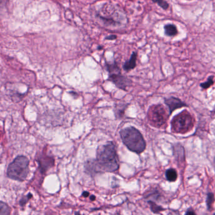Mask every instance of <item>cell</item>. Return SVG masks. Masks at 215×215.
Returning <instances> with one entry per match:
<instances>
[{
  "label": "cell",
  "mask_w": 215,
  "mask_h": 215,
  "mask_svg": "<svg viewBox=\"0 0 215 215\" xmlns=\"http://www.w3.org/2000/svg\"><path fill=\"white\" fill-rule=\"evenodd\" d=\"M99 50H101V49H103V47H100H100H98V48Z\"/></svg>",
  "instance_id": "603a6c76"
},
{
  "label": "cell",
  "mask_w": 215,
  "mask_h": 215,
  "mask_svg": "<svg viewBox=\"0 0 215 215\" xmlns=\"http://www.w3.org/2000/svg\"><path fill=\"white\" fill-rule=\"evenodd\" d=\"M29 160L25 156H18L9 165L7 174L10 178L23 181L29 172Z\"/></svg>",
  "instance_id": "277c9868"
},
{
  "label": "cell",
  "mask_w": 215,
  "mask_h": 215,
  "mask_svg": "<svg viewBox=\"0 0 215 215\" xmlns=\"http://www.w3.org/2000/svg\"><path fill=\"white\" fill-rule=\"evenodd\" d=\"M213 83H214L213 77L210 76V77H209V78L208 79V80L206 81V82L201 84V88L203 89H208L210 88L211 85H213Z\"/></svg>",
  "instance_id": "9a60e30c"
},
{
  "label": "cell",
  "mask_w": 215,
  "mask_h": 215,
  "mask_svg": "<svg viewBox=\"0 0 215 215\" xmlns=\"http://www.w3.org/2000/svg\"><path fill=\"white\" fill-rule=\"evenodd\" d=\"M117 38V36L114 35H111L108 36L105 38L106 40H115Z\"/></svg>",
  "instance_id": "ac0fdd59"
},
{
  "label": "cell",
  "mask_w": 215,
  "mask_h": 215,
  "mask_svg": "<svg viewBox=\"0 0 215 215\" xmlns=\"http://www.w3.org/2000/svg\"><path fill=\"white\" fill-rule=\"evenodd\" d=\"M96 161L101 171L110 172L117 171L119 168V162L115 143L109 142L100 145L97 149Z\"/></svg>",
  "instance_id": "6da1fadb"
},
{
  "label": "cell",
  "mask_w": 215,
  "mask_h": 215,
  "mask_svg": "<svg viewBox=\"0 0 215 215\" xmlns=\"http://www.w3.org/2000/svg\"><path fill=\"white\" fill-rule=\"evenodd\" d=\"M153 2L157 3L160 7H162L163 9L166 10L168 7V4L164 0H152Z\"/></svg>",
  "instance_id": "2e32d148"
},
{
  "label": "cell",
  "mask_w": 215,
  "mask_h": 215,
  "mask_svg": "<svg viewBox=\"0 0 215 215\" xmlns=\"http://www.w3.org/2000/svg\"><path fill=\"white\" fill-rule=\"evenodd\" d=\"M214 111H215V108H214Z\"/></svg>",
  "instance_id": "d4e9b609"
},
{
  "label": "cell",
  "mask_w": 215,
  "mask_h": 215,
  "mask_svg": "<svg viewBox=\"0 0 215 215\" xmlns=\"http://www.w3.org/2000/svg\"><path fill=\"white\" fill-rule=\"evenodd\" d=\"M137 54L136 52H133L131 55V57L129 61H127L125 62L123 66V70L129 72L132 69H135L137 66Z\"/></svg>",
  "instance_id": "9c48e42d"
},
{
  "label": "cell",
  "mask_w": 215,
  "mask_h": 215,
  "mask_svg": "<svg viewBox=\"0 0 215 215\" xmlns=\"http://www.w3.org/2000/svg\"><path fill=\"white\" fill-rule=\"evenodd\" d=\"M10 209L5 203L0 201V215H10Z\"/></svg>",
  "instance_id": "4fadbf2b"
},
{
  "label": "cell",
  "mask_w": 215,
  "mask_h": 215,
  "mask_svg": "<svg viewBox=\"0 0 215 215\" xmlns=\"http://www.w3.org/2000/svg\"><path fill=\"white\" fill-rule=\"evenodd\" d=\"M185 215H196V214H195V213H194L193 211L189 210V211H188L186 212V213H185Z\"/></svg>",
  "instance_id": "d6986e66"
},
{
  "label": "cell",
  "mask_w": 215,
  "mask_h": 215,
  "mask_svg": "<svg viewBox=\"0 0 215 215\" xmlns=\"http://www.w3.org/2000/svg\"><path fill=\"white\" fill-rule=\"evenodd\" d=\"M213 201H214V196H213V194L212 193H209L208 194L207 200H206L207 206H208V208H210Z\"/></svg>",
  "instance_id": "e0dca14e"
},
{
  "label": "cell",
  "mask_w": 215,
  "mask_h": 215,
  "mask_svg": "<svg viewBox=\"0 0 215 215\" xmlns=\"http://www.w3.org/2000/svg\"><path fill=\"white\" fill-rule=\"evenodd\" d=\"M105 68L108 73L107 80L112 82L117 88L127 91L128 87L132 84V81L121 74L118 62L115 61L112 62H106Z\"/></svg>",
  "instance_id": "3957f363"
},
{
  "label": "cell",
  "mask_w": 215,
  "mask_h": 215,
  "mask_svg": "<svg viewBox=\"0 0 215 215\" xmlns=\"http://www.w3.org/2000/svg\"><path fill=\"white\" fill-rule=\"evenodd\" d=\"M89 193H88V192H87V191H84V192H83V194H82V196H84V197H88V196H89Z\"/></svg>",
  "instance_id": "ffe728a7"
},
{
  "label": "cell",
  "mask_w": 215,
  "mask_h": 215,
  "mask_svg": "<svg viewBox=\"0 0 215 215\" xmlns=\"http://www.w3.org/2000/svg\"><path fill=\"white\" fill-rule=\"evenodd\" d=\"M95 199H96V197H95V196H94V195H91V196H90V199H91V201H95Z\"/></svg>",
  "instance_id": "44dd1931"
},
{
  "label": "cell",
  "mask_w": 215,
  "mask_h": 215,
  "mask_svg": "<svg viewBox=\"0 0 215 215\" xmlns=\"http://www.w3.org/2000/svg\"><path fill=\"white\" fill-rule=\"evenodd\" d=\"M75 215H81V214L79 213V212H76L75 213Z\"/></svg>",
  "instance_id": "7402d4cb"
},
{
  "label": "cell",
  "mask_w": 215,
  "mask_h": 215,
  "mask_svg": "<svg viewBox=\"0 0 215 215\" xmlns=\"http://www.w3.org/2000/svg\"><path fill=\"white\" fill-rule=\"evenodd\" d=\"M148 117L152 125L157 127L164 124L167 119L165 110L161 104L150 106L148 112Z\"/></svg>",
  "instance_id": "8992f818"
},
{
  "label": "cell",
  "mask_w": 215,
  "mask_h": 215,
  "mask_svg": "<svg viewBox=\"0 0 215 215\" xmlns=\"http://www.w3.org/2000/svg\"><path fill=\"white\" fill-rule=\"evenodd\" d=\"M172 130L177 133H185L193 126V120L190 113L184 110L174 117L171 121Z\"/></svg>",
  "instance_id": "5b68a950"
},
{
  "label": "cell",
  "mask_w": 215,
  "mask_h": 215,
  "mask_svg": "<svg viewBox=\"0 0 215 215\" xmlns=\"http://www.w3.org/2000/svg\"><path fill=\"white\" fill-rule=\"evenodd\" d=\"M214 163H215V158H214Z\"/></svg>",
  "instance_id": "cb8c5ba5"
},
{
  "label": "cell",
  "mask_w": 215,
  "mask_h": 215,
  "mask_svg": "<svg viewBox=\"0 0 215 215\" xmlns=\"http://www.w3.org/2000/svg\"><path fill=\"white\" fill-rule=\"evenodd\" d=\"M121 140L129 150L138 154L142 153L146 148V142L142 133L133 126L126 127L120 132Z\"/></svg>",
  "instance_id": "7a4b0ae2"
},
{
  "label": "cell",
  "mask_w": 215,
  "mask_h": 215,
  "mask_svg": "<svg viewBox=\"0 0 215 215\" xmlns=\"http://www.w3.org/2000/svg\"><path fill=\"white\" fill-rule=\"evenodd\" d=\"M149 204L150 205L151 210H152V211L155 213H159V212L161 211L162 210H163V208L159 206H157V205H155V203L152 201H149Z\"/></svg>",
  "instance_id": "5bb4252c"
},
{
  "label": "cell",
  "mask_w": 215,
  "mask_h": 215,
  "mask_svg": "<svg viewBox=\"0 0 215 215\" xmlns=\"http://www.w3.org/2000/svg\"><path fill=\"white\" fill-rule=\"evenodd\" d=\"M165 28V33L167 36L172 37L176 35L177 33V28L175 25H172V24H168L166 25L164 27Z\"/></svg>",
  "instance_id": "7c38bea8"
},
{
  "label": "cell",
  "mask_w": 215,
  "mask_h": 215,
  "mask_svg": "<svg viewBox=\"0 0 215 215\" xmlns=\"http://www.w3.org/2000/svg\"><path fill=\"white\" fill-rule=\"evenodd\" d=\"M128 106H129V104L122 102L118 103L115 104L114 107V113L116 118L121 119L123 118L125 110L127 108Z\"/></svg>",
  "instance_id": "ba28073f"
},
{
  "label": "cell",
  "mask_w": 215,
  "mask_h": 215,
  "mask_svg": "<svg viewBox=\"0 0 215 215\" xmlns=\"http://www.w3.org/2000/svg\"><path fill=\"white\" fill-rule=\"evenodd\" d=\"M165 177L167 181L170 182H174L176 181L177 178V173L174 168H169L165 172Z\"/></svg>",
  "instance_id": "8fae6325"
},
{
  "label": "cell",
  "mask_w": 215,
  "mask_h": 215,
  "mask_svg": "<svg viewBox=\"0 0 215 215\" xmlns=\"http://www.w3.org/2000/svg\"><path fill=\"white\" fill-rule=\"evenodd\" d=\"M174 155L175 157L179 160H184V150L179 144H176L174 146Z\"/></svg>",
  "instance_id": "30bf717a"
},
{
  "label": "cell",
  "mask_w": 215,
  "mask_h": 215,
  "mask_svg": "<svg viewBox=\"0 0 215 215\" xmlns=\"http://www.w3.org/2000/svg\"><path fill=\"white\" fill-rule=\"evenodd\" d=\"M164 101L166 105L168 106L169 109V114L171 115L172 113L178 108H182L183 106H185V104L184 102H182L179 98L175 97H170L164 99Z\"/></svg>",
  "instance_id": "52a82bcc"
}]
</instances>
